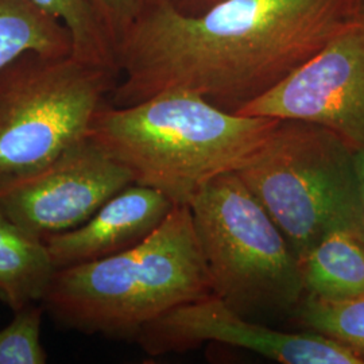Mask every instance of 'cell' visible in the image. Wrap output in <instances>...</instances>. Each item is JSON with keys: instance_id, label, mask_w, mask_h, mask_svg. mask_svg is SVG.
I'll list each match as a JSON object with an SVG mask.
<instances>
[{"instance_id": "9a60e30c", "label": "cell", "mask_w": 364, "mask_h": 364, "mask_svg": "<svg viewBox=\"0 0 364 364\" xmlns=\"http://www.w3.org/2000/svg\"><path fill=\"white\" fill-rule=\"evenodd\" d=\"M293 318L304 331L335 338L364 359V296L344 301L304 297Z\"/></svg>"}, {"instance_id": "d6986e66", "label": "cell", "mask_w": 364, "mask_h": 364, "mask_svg": "<svg viewBox=\"0 0 364 364\" xmlns=\"http://www.w3.org/2000/svg\"><path fill=\"white\" fill-rule=\"evenodd\" d=\"M356 171H358V178H359V189H360V201H362L364 223V150L356 151Z\"/></svg>"}, {"instance_id": "7c38bea8", "label": "cell", "mask_w": 364, "mask_h": 364, "mask_svg": "<svg viewBox=\"0 0 364 364\" xmlns=\"http://www.w3.org/2000/svg\"><path fill=\"white\" fill-rule=\"evenodd\" d=\"M57 267L46 242L0 213V299L13 311L42 302Z\"/></svg>"}, {"instance_id": "ba28073f", "label": "cell", "mask_w": 364, "mask_h": 364, "mask_svg": "<svg viewBox=\"0 0 364 364\" xmlns=\"http://www.w3.org/2000/svg\"><path fill=\"white\" fill-rule=\"evenodd\" d=\"M129 170L87 135L49 164L0 188V213L46 239L73 230L132 183Z\"/></svg>"}, {"instance_id": "9c48e42d", "label": "cell", "mask_w": 364, "mask_h": 364, "mask_svg": "<svg viewBox=\"0 0 364 364\" xmlns=\"http://www.w3.org/2000/svg\"><path fill=\"white\" fill-rule=\"evenodd\" d=\"M149 356L191 351L219 343L255 352L281 364H362L348 346L317 332H287L234 311L215 294L164 313L135 340Z\"/></svg>"}, {"instance_id": "2e32d148", "label": "cell", "mask_w": 364, "mask_h": 364, "mask_svg": "<svg viewBox=\"0 0 364 364\" xmlns=\"http://www.w3.org/2000/svg\"><path fill=\"white\" fill-rule=\"evenodd\" d=\"M42 302L14 312L13 320L0 329V364H45L48 353L41 341Z\"/></svg>"}, {"instance_id": "8992f818", "label": "cell", "mask_w": 364, "mask_h": 364, "mask_svg": "<svg viewBox=\"0 0 364 364\" xmlns=\"http://www.w3.org/2000/svg\"><path fill=\"white\" fill-rule=\"evenodd\" d=\"M117 75L75 55L30 52L0 70V188L85 138Z\"/></svg>"}, {"instance_id": "5b68a950", "label": "cell", "mask_w": 364, "mask_h": 364, "mask_svg": "<svg viewBox=\"0 0 364 364\" xmlns=\"http://www.w3.org/2000/svg\"><path fill=\"white\" fill-rule=\"evenodd\" d=\"M189 208L213 294L255 321L293 316L305 297L299 259L242 178L216 177Z\"/></svg>"}, {"instance_id": "3957f363", "label": "cell", "mask_w": 364, "mask_h": 364, "mask_svg": "<svg viewBox=\"0 0 364 364\" xmlns=\"http://www.w3.org/2000/svg\"><path fill=\"white\" fill-rule=\"evenodd\" d=\"M210 294L212 282L191 208L174 205L139 245L58 269L42 305L66 329L135 341L164 313Z\"/></svg>"}, {"instance_id": "ac0fdd59", "label": "cell", "mask_w": 364, "mask_h": 364, "mask_svg": "<svg viewBox=\"0 0 364 364\" xmlns=\"http://www.w3.org/2000/svg\"><path fill=\"white\" fill-rule=\"evenodd\" d=\"M176 9L182 13L198 14L209 9L210 6L219 3L221 0H168Z\"/></svg>"}, {"instance_id": "6da1fadb", "label": "cell", "mask_w": 364, "mask_h": 364, "mask_svg": "<svg viewBox=\"0 0 364 364\" xmlns=\"http://www.w3.org/2000/svg\"><path fill=\"white\" fill-rule=\"evenodd\" d=\"M356 14L358 0H221L198 14L151 0L117 42L108 103L129 107L188 91L237 112L320 52Z\"/></svg>"}, {"instance_id": "52a82bcc", "label": "cell", "mask_w": 364, "mask_h": 364, "mask_svg": "<svg viewBox=\"0 0 364 364\" xmlns=\"http://www.w3.org/2000/svg\"><path fill=\"white\" fill-rule=\"evenodd\" d=\"M236 114L301 120L364 150V15L356 14L326 46Z\"/></svg>"}, {"instance_id": "ffe728a7", "label": "cell", "mask_w": 364, "mask_h": 364, "mask_svg": "<svg viewBox=\"0 0 364 364\" xmlns=\"http://www.w3.org/2000/svg\"><path fill=\"white\" fill-rule=\"evenodd\" d=\"M358 14L364 15V0H358Z\"/></svg>"}, {"instance_id": "e0dca14e", "label": "cell", "mask_w": 364, "mask_h": 364, "mask_svg": "<svg viewBox=\"0 0 364 364\" xmlns=\"http://www.w3.org/2000/svg\"><path fill=\"white\" fill-rule=\"evenodd\" d=\"M117 48L119 39L151 0H88Z\"/></svg>"}, {"instance_id": "277c9868", "label": "cell", "mask_w": 364, "mask_h": 364, "mask_svg": "<svg viewBox=\"0 0 364 364\" xmlns=\"http://www.w3.org/2000/svg\"><path fill=\"white\" fill-rule=\"evenodd\" d=\"M236 174L299 262L331 230L364 228L356 150L321 126L279 120Z\"/></svg>"}, {"instance_id": "4fadbf2b", "label": "cell", "mask_w": 364, "mask_h": 364, "mask_svg": "<svg viewBox=\"0 0 364 364\" xmlns=\"http://www.w3.org/2000/svg\"><path fill=\"white\" fill-rule=\"evenodd\" d=\"M30 52L69 55L72 36L34 0H0V70Z\"/></svg>"}, {"instance_id": "7a4b0ae2", "label": "cell", "mask_w": 364, "mask_h": 364, "mask_svg": "<svg viewBox=\"0 0 364 364\" xmlns=\"http://www.w3.org/2000/svg\"><path fill=\"white\" fill-rule=\"evenodd\" d=\"M279 119L246 117L188 91H168L129 107L103 105L88 135L135 183L188 205L209 181L236 173Z\"/></svg>"}, {"instance_id": "30bf717a", "label": "cell", "mask_w": 364, "mask_h": 364, "mask_svg": "<svg viewBox=\"0 0 364 364\" xmlns=\"http://www.w3.org/2000/svg\"><path fill=\"white\" fill-rule=\"evenodd\" d=\"M173 207L161 192L132 182L111 197L91 219L45 239L53 263L57 270L66 269L134 247L156 231Z\"/></svg>"}, {"instance_id": "8fae6325", "label": "cell", "mask_w": 364, "mask_h": 364, "mask_svg": "<svg viewBox=\"0 0 364 364\" xmlns=\"http://www.w3.org/2000/svg\"><path fill=\"white\" fill-rule=\"evenodd\" d=\"M305 297L344 301L364 296V228L336 227L299 259Z\"/></svg>"}, {"instance_id": "5bb4252c", "label": "cell", "mask_w": 364, "mask_h": 364, "mask_svg": "<svg viewBox=\"0 0 364 364\" xmlns=\"http://www.w3.org/2000/svg\"><path fill=\"white\" fill-rule=\"evenodd\" d=\"M41 9L61 21L73 41L77 60L107 69L117 77L115 48L88 0H34Z\"/></svg>"}]
</instances>
